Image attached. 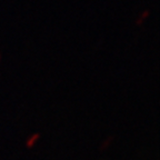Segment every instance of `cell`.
Wrapping results in <instances>:
<instances>
[{
  "mask_svg": "<svg viewBox=\"0 0 160 160\" xmlns=\"http://www.w3.org/2000/svg\"><path fill=\"white\" fill-rule=\"evenodd\" d=\"M0 57H1V55H0Z\"/></svg>",
  "mask_w": 160,
  "mask_h": 160,
  "instance_id": "obj_3",
  "label": "cell"
},
{
  "mask_svg": "<svg viewBox=\"0 0 160 160\" xmlns=\"http://www.w3.org/2000/svg\"><path fill=\"white\" fill-rule=\"evenodd\" d=\"M40 135L39 133H35V135H32L31 137L29 138V139L27 140V142H26V145H27L28 148H31L32 146L36 145V142L38 141V139H39Z\"/></svg>",
  "mask_w": 160,
  "mask_h": 160,
  "instance_id": "obj_1",
  "label": "cell"
},
{
  "mask_svg": "<svg viewBox=\"0 0 160 160\" xmlns=\"http://www.w3.org/2000/svg\"><path fill=\"white\" fill-rule=\"evenodd\" d=\"M148 12H149V11H148V10H145V11H143V13H141V15H140L139 19L137 20V22H138V23H140V22H141V21H142V20H143V18H145L146 16L148 15Z\"/></svg>",
  "mask_w": 160,
  "mask_h": 160,
  "instance_id": "obj_2",
  "label": "cell"
}]
</instances>
